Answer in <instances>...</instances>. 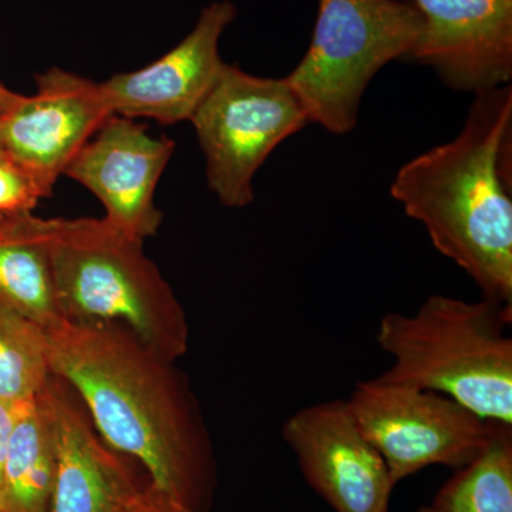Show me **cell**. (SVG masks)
Wrapping results in <instances>:
<instances>
[{
	"label": "cell",
	"mask_w": 512,
	"mask_h": 512,
	"mask_svg": "<svg viewBox=\"0 0 512 512\" xmlns=\"http://www.w3.org/2000/svg\"><path fill=\"white\" fill-rule=\"evenodd\" d=\"M47 359L79 394L103 440L136 460L184 507L210 512L218 463L190 380L174 360L117 323L63 319L46 329Z\"/></svg>",
	"instance_id": "6da1fadb"
},
{
	"label": "cell",
	"mask_w": 512,
	"mask_h": 512,
	"mask_svg": "<svg viewBox=\"0 0 512 512\" xmlns=\"http://www.w3.org/2000/svg\"><path fill=\"white\" fill-rule=\"evenodd\" d=\"M390 194L484 299L512 309L511 84L474 96L460 133L407 161Z\"/></svg>",
	"instance_id": "7a4b0ae2"
},
{
	"label": "cell",
	"mask_w": 512,
	"mask_h": 512,
	"mask_svg": "<svg viewBox=\"0 0 512 512\" xmlns=\"http://www.w3.org/2000/svg\"><path fill=\"white\" fill-rule=\"evenodd\" d=\"M512 309L433 295L412 315L390 312L376 342L393 363L387 383L444 394L481 419L512 424Z\"/></svg>",
	"instance_id": "3957f363"
},
{
	"label": "cell",
	"mask_w": 512,
	"mask_h": 512,
	"mask_svg": "<svg viewBox=\"0 0 512 512\" xmlns=\"http://www.w3.org/2000/svg\"><path fill=\"white\" fill-rule=\"evenodd\" d=\"M49 239L63 319L117 323L167 359L187 355V313L144 241L104 218H53Z\"/></svg>",
	"instance_id": "277c9868"
},
{
	"label": "cell",
	"mask_w": 512,
	"mask_h": 512,
	"mask_svg": "<svg viewBox=\"0 0 512 512\" xmlns=\"http://www.w3.org/2000/svg\"><path fill=\"white\" fill-rule=\"evenodd\" d=\"M421 28L412 0H318L311 45L285 77L309 123L349 134L369 84L387 64L407 59Z\"/></svg>",
	"instance_id": "5b68a950"
},
{
	"label": "cell",
	"mask_w": 512,
	"mask_h": 512,
	"mask_svg": "<svg viewBox=\"0 0 512 512\" xmlns=\"http://www.w3.org/2000/svg\"><path fill=\"white\" fill-rule=\"evenodd\" d=\"M190 123L208 188L222 207L241 210L255 200L259 168L309 120L285 77L255 76L227 63Z\"/></svg>",
	"instance_id": "8992f818"
},
{
	"label": "cell",
	"mask_w": 512,
	"mask_h": 512,
	"mask_svg": "<svg viewBox=\"0 0 512 512\" xmlns=\"http://www.w3.org/2000/svg\"><path fill=\"white\" fill-rule=\"evenodd\" d=\"M346 400L396 484L424 468L466 466L483 450L493 429V421L444 394L379 377L357 383Z\"/></svg>",
	"instance_id": "52a82bcc"
},
{
	"label": "cell",
	"mask_w": 512,
	"mask_h": 512,
	"mask_svg": "<svg viewBox=\"0 0 512 512\" xmlns=\"http://www.w3.org/2000/svg\"><path fill=\"white\" fill-rule=\"evenodd\" d=\"M282 436L306 483L333 511L390 512L397 484L348 400L302 407L285 421Z\"/></svg>",
	"instance_id": "ba28073f"
},
{
	"label": "cell",
	"mask_w": 512,
	"mask_h": 512,
	"mask_svg": "<svg viewBox=\"0 0 512 512\" xmlns=\"http://www.w3.org/2000/svg\"><path fill=\"white\" fill-rule=\"evenodd\" d=\"M111 116L100 83L50 67L36 77L35 94L0 117V153L52 195L74 157Z\"/></svg>",
	"instance_id": "9c48e42d"
},
{
	"label": "cell",
	"mask_w": 512,
	"mask_h": 512,
	"mask_svg": "<svg viewBox=\"0 0 512 512\" xmlns=\"http://www.w3.org/2000/svg\"><path fill=\"white\" fill-rule=\"evenodd\" d=\"M237 15L231 0L211 3L170 52L148 66L114 74L101 82L110 113L131 120H154L164 126L191 121L227 64L222 60L220 43Z\"/></svg>",
	"instance_id": "30bf717a"
},
{
	"label": "cell",
	"mask_w": 512,
	"mask_h": 512,
	"mask_svg": "<svg viewBox=\"0 0 512 512\" xmlns=\"http://www.w3.org/2000/svg\"><path fill=\"white\" fill-rule=\"evenodd\" d=\"M174 151L171 138L151 136L137 120L111 116L64 175L92 192L104 208V220L146 241L163 224L156 191Z\"/></svg>",
	"instance_id": "8fae6325"
},
{
	"label": "cell",
	"mask_w": 512,
	"mask_h": 512,
	"mask_svg": "<svg viewBox=\"0 0 512 512\" xmlns=\"http://www.w3.org/2000/svg\"><path fill=\"white\" fill-rule=\"evenodd\" d=\"M423 18L407 60L429 67L454 92L510 86L512 0H412Z\"/></svg>",
	"instance_id": "7c38bea8"
},
{
	"label": "cell",
	"mask_w": 512,
	"mask_h": 512,
	"mask_svg": "<svg viewBox=\"0 0 512 512\" xmlns=\"http://www.w3.org/2000/svg\"><path fill=\"white\" fill-rule=\"evenodd\" d=\"M43 396L55 421L57 466L49 512H124L150 480L100 436L79 394L52 373Z\"/></svg>",
	"instance_id": "4fadbf2b"
},
{
	"label": "cell",
	"mask_w": 512,
	"mask_h": 512,
	"mask_svg": "<svg viewBox=\"0 0 512 512\" xmlns=\"http://www.w3.org/2000/svg\"><path fill=\"white\" fill-rule=\"evenodd\" d=\"M0 305L49 329L63 320L57 302L49 220L9 215L0 228Z\"/></svg>",
	"instance_id": "5bb4252c"
},
{
	"label": "cell",
	"mask_w": 512,
	"mask_h": 512,
	"mask_svg": "<svg viewBox=\"0 0 512 512\" xmlns=\"http://www.w3.org/2000/svg\"><path fill=\"white\" fill-rule=\"evenodd\" d=\"M57 466L55 421L40 392L13 431L5 468L3 503L9 512H49Z\"/></svg>",
	"instance_id": "9a60e30c"
},
{
	"label": "cell",
	"mask_w": 512,
	"mask_h": 512,
	"mask_svg": "<svg viewBox=\"0 0 512 512\" xmlns=\"http://www.w3.org/2000/svg\"><path fill=\"white\" fill-rule=\"evenodd\" d=\"M440 512H512V424L493 421L487 444L437 491Z\"/></svg>",
	"instance_id": "2e32d148"
},
{
	"label": "cell",
	"mask_w": 512,
	"mask_h": 512,
	"mask_svg": "<svg viewBox=\"0 0 512 512\" xmlns=\"http://www.w3.org/2000/svg\"><path fill=\"white\" fill-rule=\"evenodd\" d=\"M50 376L46 329L0 305V399H35Z\"/></svg>",
	"instance_id": "e0dca14e"
},
{
	"label": "cell",
	"mask_w": 512,
	"mask_h": 512,
	"mask_svg": "<svg viewBox=\"0 0 512 512\" xmlns=\"http://www.w3.org/2000/svg\"><path fill=\"white\" fill-rule=\"evenodd\" d=\"M47 197L45 188L25 168L0 153V214H30Z\"/></svg>",
	"instance_id": "ac0fdd59"
},
{
	"label": "cell",
	"mask_w": 512,
	"mask_h": 512,
	"mask_svg": "<svg viewBox=\"0 0 512 512\" xmlns=\"http://www.w3.org/2000/svg\"><path fill=\"white\" fill-rule=\"evenodd\" d=\"M32 400H5L0 399V487H2L3 468L8 456L10 440L16 424L28 410Z\"/></svg>",
	"instance_id": "d6986e66"
},
{
	"label": "cell",
	"mask_w": 512,
	"mask_h": 512,
	"mask_svg": "<svg viewBox=\"0 0 512 512\" xmlns=\"http://www.w3.org/2000/svg\"><path fill=\"white\" fill-rule=\"evenodd\" d=\"M124 512H194L184 507L153 484L141 488Z\"/></svg>",
	"instance_id": "ffe728a7"
},
{
	"label": "cell",
	"mask_w": 512,
	"mask_h": 512,
	"mask_svg": "<svg viewBox=\"0 0 512 512\" xmlns=\"http://www.w3.org/2000/svg\"><path fill=\"white\" fill-rule=\"evenodd\" d=\"M22 97V94L12 92V90L8 89L5 84L0 82V117L9 113L13 107L18 106Z\"/></svg>",
	"instance_id": "44dd1931"
},
{
	"label": "cell",
	"mask_w": 512,
	"mask_h": 512,
	"mask_svg": "<svg viewBox=\"0 0 512 512\" xmlns=\"http://www.w3.org/2000/svg\"><path fill=\"white\" fill-rule=\"evenodd\" d=\"M413 512H440L437 510L436 507H434L433 504L430 505H424V507L419 508V510L413 511Z\"/></svg>",
	"instance_id": "7402d4cb"
},
{
	"label": "cell",
	"mask_w": 512,
	"mask_h": 512,
	"mask_svg": "<svg viewBox=\"0 0 512 512\" xmlns=\"http://www.w3.org/2000/svg\"><path fill=\"white\" fill-rule=\"evenodd\" d=\"M0 512H9L8 508H6L5 503H3L2 495H0Z\"/></svg>",
	"instance_id": "603a6c76"
},
{
	"label": "cell",
	"mask_w": 512,
	"mask_h": 512,
	"mask_svg": "<svg viewBox=\"0 0 512 512\" xmlns=\"http://www.w3.org/2000/svg\"><path fill=\"white\" fill-rule=\"evenodd\" d=\"M9 215H2L0 214V228H2V225L5 224V221L8 220Z\"/></svg>",
	"instance_id": "cb8c5ba5"
}]
</instances>
